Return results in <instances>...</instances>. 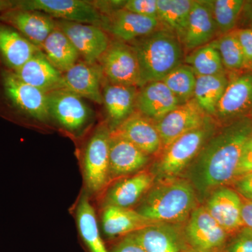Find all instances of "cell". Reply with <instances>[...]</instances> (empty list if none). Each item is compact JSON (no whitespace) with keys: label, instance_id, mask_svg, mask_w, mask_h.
Wrapping results in <instances>:
<instances>
[{"label":"cell","instance_id":"25","mask_svg":"<svg viewBox=\"0 0 252 252\" xmlns=\"http://www.w3.org/2000/svg\"><path fill=\"white\" fill-rule=\"evenodd\" d=\"M154 179L152 172H142L119 181L109 189L105 198L106 206L130 208L148 193Z\"/></svg>","mask_w":252,"mask_h":252},{"label":"cell","instance_id":"42","mask_svg":"<svg viewBox=\"0 0 252 252\" xmlns=\"http://www.w3.org/2000/svg\"><path fill=\"white\" fill-rule=\"evenodd\" d=\"M241 218L244 226L252 229V201L247 200H243Z\"/></svg>","mask_w":252,"mask_h":252},{"label":"cell","instance_id":"31","mask_svg":"<svg viewBox=\"0 0 252 252\" xmlns=\"http://www.w3.org/2000/svg\"><path fill=\"white\" fill-rule=\"evenodd\" d=\"M77 220L79 233L90 252H109L100 236L94 207L86 195L78 205Z\"/></svg>","mask_w":252,"mask_h":252},{"label":"cell","instance_id":"10","mask_svg":"<svg viewBox=\"0 0 252 252\" xmlns=\"http://www.w3.org/2000/svg\"><path fill=\"white\" fill-rule=\"evenodd\" d=\"M109 142L110 130L102 125L94 130L86 146L84 175L88 188L94 193L102 190L110 177Z\"/></svg>","mask_w":252,"mask_h":252},{"label":"cell","instance_id":"7","mask_svg":"<svg viewBox=\"0 0 252 252\" xmlns=\"http://www.w3.org/2000/svg\"><path fill=\"white\" fill-rule=\"evenodd\" d=\"M215 119L229 124L244 119H252V71L234 72L217 105Z\"/></svg>","mask_w":252,"mask_h":252},{"label":"cell","instance_id":"20","mask_svg":"<svg viewBox=\"0 0 252 252\" xmlns=\"http://www.w3.org/2000/svg\"><path fill=\"white\" fill-rule=\"evenodd\" d=\"M110 134L129 141L148 155L157 153L162 149L155 123L137 111L110 131Z\"/></svg>","mask_w":252,"mask_h":252},{"label":"cell","instance_id":"37","mask_svg":"<svg viewBox=\"0 0 252 252\" xmlns=\"http://www.w3.org/2000/svg\"><path fill=\"white\" fill-rule=\"evenodd\" d=\"M123 8L141 16L158 18L157 0H127Z\"/></svg>","mask_w":252,"mask_h":252},{"label":"cell","instance_id":"24","mask_svg":"<svg viewBox=\"0 0 252 252\" xmlns=\"http://www.w3.org/2000/svg\"><path fill=\"white\" fill-rule=\"evenodd\" d=\"M149 155L129 141L110 134L109 170L110 176L130 175L148 163Z\"/></svg>","mask_w":252,"mask_h":252},{"label":"cell","instance_id":"33","mask_svg":"<svg viewBox=\"0 0 252 252\" xmlns=\"http://www.w3.org/2000/svg\"><path fill=\"white\" fill-rule=\"evenodd\" d=\"M245 2L243 0H212V12L219 35L235 31Z\"/></svg>","mask_w":252,"mask_h":252},{"label":"cell","instance_id":"32","mask_svg":"<svg viewBox=\"0 0 252 252\" xmlns=\"http://www.w3.org/2000/svg\"><path fill=\"white\" fill-rule=\"evenodd\" d=\"M185 64L193 69L197 77L214 76L225 73V69L215 41L189 52Z\"/></svg>","mask_w":252,"mask_h":252},{"label":"cell","instance_id":"3","mask_svg":"<svg viewBox=\"0 0 252 252\" xmlns=\"http://www.w3.org/2000/svg\"><path fill=\"white\" fill-rule=\"evenodd\" d=\"M196 203L195 189L189 181L163 180L150 189L136 211L154 223H176L186 220Z\"/></svg>","mask_w":252,"mask_h":252},{"label":"cell","instance_id":"22","mask_svg":"<svg viewBox=\"0 0 252 252\" xmlns=\"http://www.w3.org/2000/svg\"><path fill=\"white\" fill-rule=\"evenodd\" d=\"M14 74L23 82L47 94L63 89V73L50 63L41 49Z\"/></svg>","mask_w":252,"mask_h":252},{"label":"cell","instance_id":"12","mask_svg":"<svg viewBox=\"0 0 252 252\" xmlns=\"http://www.w3.org/2000/svg\"><path fill=\"white\" fill-rule=\"evenodd\" d=\"M210 117L193 98L180 104L156 124L162 149H166L181 136L203 126Z\"/></svg>","mask_w":252,"mask_h":252},{"label":"cell","instance_id":"19","mask_svg":"<svg viewBox=\"0 0 252 252\" xmlns=\"http://www.w3.org/2000/svg\"><path fill=\"white\" fill-rule=\"evenodd\" d=\"M180 105L163 81H152L140 87L136 98V111L155 124Z\"/></svg>","mask_w":252,"mask_h":252},{"label":"cell","instance_id":"23","mask_svg":"<svg viewBox=\"0 0 252 252\" xmlns=\"http://www.w3.org/2000/svg\"><path fill=\"white\" fill-rule=\"evenodd\" d=\"M39 48L14 28L0 22V62L3 68L16 72L36 54Z\"/></svg>","mask_w":252,"mask_h":252},{"label":"cell","instance_id":"9","mask_svg":"<svg viewBox=\"0 0 252 252\" xmlns=\"http://www.w3.org/2000/svg\"><path fill=\"white\" fill-rule=\"evenodd\" d=\"M230 237L205 207H198L190 214L185 230V239L193 251L223 252Z\"/></svg>","mask_w":252,"mask_h":252},{"label":"cell","instance_id":"1","mask_svg":"<svg viewBox=\"0 0 252 252\" xmlns=\"http://www.w3.org/2000/svg\"><path fill=\"white\" fill-rule=\"evenodd\" d=\"M252 134L250 118L230 122L215 132L189 167V178L194 189L205 195L232 183L244 144Z\"/></svg>","mask_w":252,"mask_h":252},{"label":"cell","instance_id":"13","mask_svg":"<svg viewBox=\"0 0 252 252\" xmlns=\"http://www.w3.org/2000/svg\"><path fill=\"white\" fill-rule=\"evenodd\" d=\"M101 28L117 40L132 43L161 28L157 18L147 17L121 8L102 15Z\"/></svg>","mask_w":252,"mask_h":252},{"label":"cell","instance_id":"11","mask_svg":"<svg viewBox=\"0 0 252 252\" xmlns=\"http://www.w3.org/2000/svg\"><path fill=\"white\" fill-rule=\"evenodd\" d=\"M56 26L69 38L85 62L98 63L111 43L108 33L95 25L56 20Z\"/></svg>","mask_w":252,"mask_h":252},{"label":"cell","instance_id":"6","mask_svg":"<svg viewBox=\"0 0 252 252\" xmlns=\"http://www.w3.org/2000/svg\"><path fill=\"white\" fill-rule=\"evenodd\" d=\"M14 8L41 11L55 20L95 25L100 28L103 19L93 2L83 0H15Z\"/></svg>","mask_w":252,"mask_h":252},{"label":"cell","instance_id":"28","mask_svg":"<svg viewBox=\"0 0 252 252\" xmlns=\"http://www.w3.org/2000/svg\"><path fill=\"white\" fill-rule=\"evenodd\" d=\"M41 50L50 63L62 73L79 62L80 58L69 38L57 27L47 36Z\"/></svg>","mask_w":252,"mask_h":252},{"label":"cell","instance_id":"18","mask_svg":"<svg viewBox=\"0 0 252 252\" xmlns=\"http://www.w3.org/2000/svg\"><path fill=\"white\" fill-rule=\"evenodd\" d=\"M243 200L234 190L221 187L215 189L207 201L206 210L230 236L243 228L241 218Z\"/></svg>","mask_w":252,"mask_h":252},{"label":"cell","instance_id":"38","mask_svg":"<svg viewBox=\"0 0 252 252\" xmlns=\"http://www.w3.org/2000/svg\"><path fill=\"white\" fill-rule=\"evenodd\" d=\"M250 172H252V134L244 144L234 180Z\"/></svg>","mask_w":252,"mask_h":252},{"label":"cell","instance_id":"21","mask_svg":"<svg viewBox=\"0 0 252 252\" xmlns=\"http://www.w3.org/2000/svg\"><path fill=\"white\" fill-rule=\"evenodd\" d=\"M138 90L135 86L112 84L104 79L102 84L104 104L112 131L136 112V98Z\"/></svg>","mask_w":252,"mask_h":252},{"label":"cell","instance_id":"45","mask_svg":"<svg viewBox=\"0 0 252 252\" xmlns=\"http://www.w3.org/2000/svg\"><path fill=\"white\" fill-rule=\"evenodd\" d=\"M248 70L252 71V64H251V65H250V69H249Z\"/></svg>","mask_w":252,"mask_h":252},{"label":"cell","instance_id":"34","mask_svg":"<svg viewBox=\"0 0 252 252\" xmlns=\"http://www.w3.org/2000/svg\"><path fill=\"white\" fill-rule=\"evenodd\" d=\"M196 78L190 66L182 64L162 81L178 99L180 104H182L193 98Z\"/></svg>","mask_w":252,"mask_h":252},{"label":"cell","instance_id":"41","mask_svg":"<svg viewBox=\"0 0 252 252\" xmlns=\"http://www.w3.org/2000/svg\"><path fill=\"white\" fill-rule=\"evenodd\" d=\"M232 183L240 197L252 201V172L235 179Z\"/></svg>","mask_w":252,"mask_h":252},{"label":"cell","instance_id":"4","mask_svg":"<svg viewBox=\"0 0 252 252\" xmlns=\"http://www.w3.org/2000/svg\"><path fill=\"white\" fill-rule=\"evenodd\" d=\"M0 110L41 122L51 118L47 93L23 82L3 67L0 68Z\"/></svg>","mask_w":252,"mask_h":252},{"label":"cell","instance_id":"26","mask_svg":"<svg viewBox=\"0 0 252 252\" xmlns=\"http://www.w3.org/2000/svg\"><path fill=\"white\" fill-rule=\"evenodd\" d=\"M131 234L146 252H185L187 249L178 231L165 223H155Z\"/></svg>","mask_w":252,"mask_h":252},{"label":"cell","instance_id":"8","mask_svg":"<svg viewBox=\"0 0 252 252\" xmlns=\"http://www.w3.org/2000/svg\"><path fill=\"white\" fill-rule=\"evenodd\" d=\"M104 79L118 85L140 86L138 62L133 47L127 43L111 41L108 49L99 59Z\"/></svg>","mask_w":252,"mask_h":252},{"label":"cell","instance_id":"40","mask_svg":"<svg viewBox=\"0 0 252 252\" xmlns=\"http://www.w3.org/2000/svg\"><path fill=\"white\" fill-rule=\"evenodd\" d=\"M109 252H146L132 234L123 237Z\"/></svg>","mask_w":252,"mask_h":252},{"label":"cell","instance_id":"27","mask_svg":"<svg viewBox=\"0 0 252 252\" xmlns=\"http://www.w3.org/2000/svg\"><path fill=\"white\" fill-rule=\"evenodd\" d=\"M155 223L130 208L106 206L102 214V228L109 238L126 236Z\"/></svg>","mask_w":252,"mask_h":252},{"label":"cell","instance_id":"36","mask_svg":"<svg viewBox=\"0 0 252 252\" xmlns=\"http://www.w3.org/2000/svg\"><path fill=\"white\" fill-rule=\"evenodd\" d=\"M223 252H252V229L244 226L230 236Z\"/></svg>","mask_w":252,"mask_h":252},{"label":"cell","instance_id":"29","mask_svg":"<svg viewBox=\"0 0 252 252\" xmlns=\"http://www.w3.org/2000/svg\"><path fill=\"white\" fill-rule=\"evenodd\" d=\"M229 82L226 73L197 77L193 99L209 117L213 118L217 105Z\"/></svg>","mask_w":252,"mask_h":252},{"label":"cell","instance_id":"35","mask_svg":"<svg viewBox=\"0 0 252 252\" xmlns=\"http://www.w3.org/2000/svg\"><path fill=\"white\" fill-rule=\"evenodd\" d=\"M225 69L234 72L246 69L245 56L240 43L232 31L214 40Z\"/></svg>","mask_w":252,"mask_h":252},{"label":"cell","instance_id":"46","mask_svg":"<svg viewBox=\"0 0 252 252\" xmlns=\"http://www.w3.org/2000/svg\"><path fill=\"white\" fill-rule=\"evenodd\" d=\"M185 252H195L193 251V250H191V251H186Z\"/></svg>","mask_w":252,"mask_h":252},{"label":"cell","instance_id":"44","mask_svg":"<svg viewBox=\"0 0 252 252\" xmlns=\"http://www.w3.org/2000/svg\"><path fill=\"white\" fill-rule=\"evenodd\" d=\"M14 6V1L11 0H0V14Z\"/></svg>","mask_w":252,"mask_h":252},{"label":"cell","instance_id":"30","mask_svg":"<svg viewBox=\"0 0 252 252\" xmlns=\"http://www.w3.org/2000/svg\"><path fill=\"white\" fill-rule=\"evenodd\" d=\"M193 0H157L158 20L161 27L180 39L187 29Z\"/></svg>","mask_w":252,"mask_h":252},{"label":"cell","instance_id":"17","mask_svg":"<svg viewBox=\"0 0 252 252\" xmlns=\"http://www.w3.org/2000/svg\"><path fill=\"white\" fill-rule=\"evenodd\" d=\"M212 0H193L182 44L190 51L206 45L219 36L212 7Z\"/></svg>","mask_w":252,"mask_h":252},{"label":"cell","instance_id":"16","mask_svg":"<svg viewBox=\"0 0 252 252\" xmlns=\"http://www.w3.org/2000/svg\"><path fill=\"white\" fill-rule=\"evenodd\" d=\"M48 98L51 117L66 130H79L90 119V108L77 94L60 89L48 93Z\"/></svg>","mask_w":252,"mask_h":252},{"label":"cell","instance_id":"39","mask_svg":"<svg viewBox=\"0 0 252 252\" xmlns=\"http://www.w3.org/2000/svg\"><path fill=\"white\" fill-rule=\"evenodd\" d=\"M233 32L243 49L246 69L248 70L252 63V28H241Z\"/></svg>","mask_w":252,"mask_h":252},{"label":"cell","instance_id":"2","mask_svg":"<svg viewBox=\"0 0 252 252\" xmlns=\"http://www.w3.org/2000/svg\"><path fill=\"white\" fill-rule=\"evenodd\" d=\"M140 72L142 87L152 81H162L185 63L183 45L178 37L163 28L132 41Z\"/></svg>","mask_w":252,"mask_h":252},{"label":"cell","instance_id":"5","mask_svg":"<svg viewBox=\"0 0 252 252\" xmlns=\"http://www.w3.org/2000/svg\"><path fill=\"white\" fill-rule=\"evenodd\" d=\"M215 132V121L210 117L203 126L174 141L165 149L155 166L159 177L162 180L175 179L190 165Z\"/></svg>","mask_w":252,"mask_h":252},{"label":"cell","instance_id":"15","mask_svg":"<svg viewBox=\"0 0 252 252\" xmlns=\"http://www.w3.org/2000/svg\"><path fill=\"white\" fill-rule=\"evenodd\" d=\"M0 22L14 28L39 49L56 27V20L49 15L18 8L1 13Z\"/></svg>","mask_w":252,"mask_h":252},{"label":"cell","instance_id":"14","mask_svg":"<svg viewBox=\"0 0 252 252\" xmlns=\"http://www.w3.org/2000/svg\"><path fill=\"white\" fill-rule=\"evenodd\" d=\"M103 71L98 63L79 61L67 72L63 73V89L81 98L102 104Z\"/></svg>","mask_w":252,"mask_h":252},{"label":"cell","instance_id":"43","mask_svg":"<svg viewBox=\"0 0 252 252\" xmlns=\"http://www.w3.org/2000/svg\"><path fill=\"white\" fill-rule=\"evenodd\" d=\"M243 11L246 15L247 20L250 25L249 28H252V1L245 2Z\"/></svg>","mask_w":252,"mask_h":252}]
</instances>
